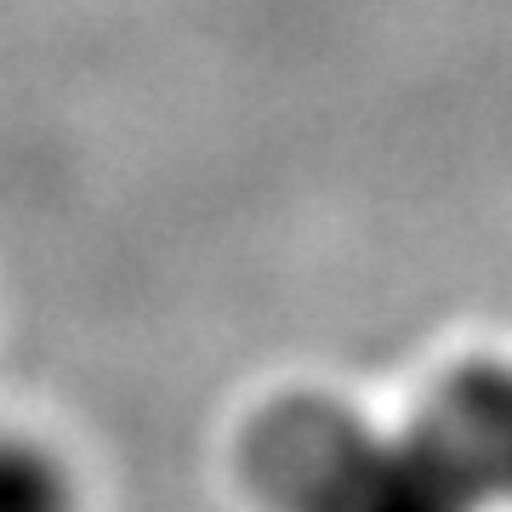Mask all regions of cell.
Segmentation results:
<instances>
[{
	"label": "cell",
	"instance_id": "cell-3",
	"mask_svg": "<svg viewBox=\"0 0 512 512\" xmlns=\"http://www.w3.org/2000/svg\"><path fill=\"white\" fill-rule=\"evenodd\" d=\"M0 512H80L69 456L40 433L0 427Z\"/></svg>",
	"mask_w": 512,
	"mask_h": 512
},
{
	"label": "cell",
	"instance_id": "cell-2",
	"mask_svg": "<svg viewBox=\"0 0 512 512\" xmlns=\"http://www.w3.org/2000/svg\"><path fill=\"white\" fill-rule=\"evenodd\" d=\"M416 421L467 478L484 512L512 507V353H473L450 365Z\"/></svg>",
	"mask_w": 512,
	"mask_h": 512
},
{
	"label": "cell",
	"instance_id": "cell-1",
	"mask_svg": "<svg viewBox=\"0 0 512 512\" xmlns=\"http://www.w3.org/2000/svg\"><path fill=\"white\" fill-rule=\"evenodd\" d=\"M245 467L274 512H484L416 416L376 427L313 393L256 416Z\"/></svg>",
	"mask_w": 512,
	"mask_h": 512
}]
</instances>
